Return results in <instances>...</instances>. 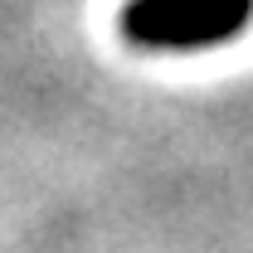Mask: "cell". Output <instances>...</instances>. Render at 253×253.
Here are the masks:
<instances>
[{
  "label": "cell",
  "mask_w": 253,
  "mask_h": 253,
  "mask_svg": "<svg viewBox=\"0 0 253 253\" xmlns=\"http://www.w3.org/2000/svg\"><path fill=\"white\" fill-rule=\"evenodd\" d=\"M253 20V0H126L117 25L122 39L151 54L219 49Z\"/></svg>",
  "instance_id": "1"
}]
</instances>
